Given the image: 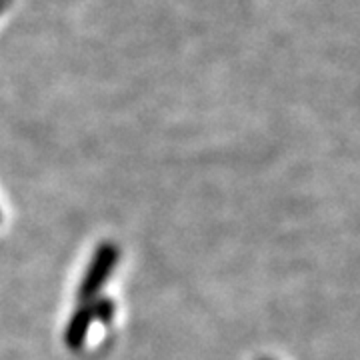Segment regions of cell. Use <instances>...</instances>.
<instances>
[{"instance_id":"6","label":"cell","mask_w":360,"mask_h":360,"mask_svg":"<svg viewBox=\"0 0 360 360\" xmlns=\"http://www.w3.org/2000/svg\"><path fill=\"white\" fill-rule=\"evenodd\" d=\"M262 360H266V359H262Z\"/></svg>"},{"instance_id":"4","label":"cell","mask_w":360,"mask_h":360,"mask_svg":"<svg viewBox=\"0 0 360 360\" xmlns=\"http://www.w3.org/2000/svg\"><path fill=\"white\" fill-rule=\"evenodd\" d=\"M11 2H13V0H0V14L4 13V11L11 6Z\"/></svg>"},{"instance_id":"1","label":"cell","mask_w":360,"mask_h":360,"mask_svg":"<svg viewBox=\"0 0 360 360\" xmlns=\"http://www.w3.org/2000/svg\"><path fill=\"white\" fill-rule=\"evenodd\" d=\"M118 258H120V250L115 243L106 240V243H101L96 246L89 266L82 274L80 286H78V300L80 302H90L96 296H101L104 284L108 283L110 274L115 272Z\"/></svg>"},{"instance_id":"3","label":"cell","mask_w":360,"mask_h":360,"mask_svg":"<svg viewBox=\"0 0 360 360\" xmlns=\"http://www.w3.org/2000/svg\"><path fill=\"white\" fill-rule=\"evenodd\" d=\"M90 309H92V316L94 321L101 324H110L115 319V300L108 296H96L94 300H90Z\"/></svg>"},{"instance_id":"5","label":"cell","mask_w":360,"mask_h":360,"mask_svg":"<svg viewBox=\"0 0 360 360\" xmlns=\"http://www.w3.org/2000/svg\"><path fill=\"white\" fill-rule=\"evenodd\" d=\"M0 219H2V214H0Z\"/></svg>"},{"instance_id":"2","label":"cell","mask_w":360,"mask_h":360,"mask_svg":"<svg viewBox=\"0 0 360 360\" xmlns=\"http://www.w3.org/2000/svg\"><path fill=\"white\" fill-rule=\"evenodd\" d=\"M92 322H94V316H92L90 302H80L77 309H75V312L70 314L68 324H66L65 345L68 350H72V352L82 350L86 338H89L90 324Z\"/></svg>"}]
</instances>
